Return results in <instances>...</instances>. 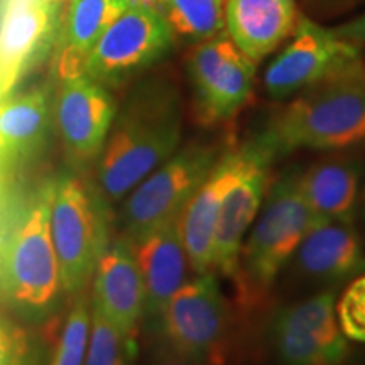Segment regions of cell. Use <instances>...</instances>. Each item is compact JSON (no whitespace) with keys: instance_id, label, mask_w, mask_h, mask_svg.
Returning a JSON list of instances; mask_svg holds the SVG:
<instances>
[{"instance_id":"11","label":"cell","mask_w":365,"mask_h":365,"mask_svg":"<svg viewBox=\"0 0 365 365\" xmlns=\"http://www.w3.org/2000/svg\"><path fill=\"white\" fill-rule=\"evenodd\" d=\"M359 59L362 58L357 44L308 17H299L289 44L264 73V88L272 100H287Z\"/></svg>"},{"instance_id":"22","label":"cell","mask_w":365,"mask_h":365,"mask_svg":"<svg viewBox=\"0 0 365 365\" xmlns=\"http://www.w3.org/2000/svg\"><path fill=\"white\" fill-rule=\"evenodd\" d=\"M127 9L122 0H70L59 76L85 73V61L103 31Z\"/></svg>"},{"instance_id":"23","label":"cell","mask_w":365,"mask_h":365,"mask_svg":"<svg viewBox=\"0 0 365 365\" xmlns=\"http://www.w3.org/2000/svg\"><path fill=\"white\" fill-rule=\"evenodd\" d=\"M227 0H163L161 12L176 38L202 43L225 31Z\"/></svg>"},{"instance_id":"3","label":"cell","mask_w":365,"mask_h":365,"mask_svg":"<svg viewBox=\"0 0 365 365\" xmlns=\"http://www.w3.org/2000/svg\"><path fill=\"white\" fill-rule=\"evenodd\" d=\"M274 158L296 149L345 150L365 144V63L359 59L291 97L257 135Z\"/></svg>"},{"instance_id":"10","label":"cell","mask_w":365,"mask_h":365,"mask_svg":"<svg viewBox=\"0 0 365 365\" xmlns=\"http://www.w3.org/2000/svg\"><path fill=\"white\" fill-rule=\"evenodd\" d=\"M335 291H319L274 313L269 339L281 365H344L349 339L335 313Z\"/></svg>"},{"instance_id":"21","label":"cell","mask_w":365,"mask_h":365,"mask_svg":"<svg viewBox=\"0 0 365 365\" xmlns=\"http://www.w3.org/2000/svg\"><path fill=\"white\" fill-rule=\"evenodd\" d=\"M299 185L313 223L354 222L360 185L359 161L345 156L322 159L301 171Z\"/></svg>"},{"instance_id":"29","label":"cell","mask_w":365,"mask_h":365,"mask_svg":"<svg viewBox=\"0 0 365 365\" xmlns=\"http://www.w3.org/2000/svg\"><path fill=\"white\" fill-rule=\"evenodd\" d=\"M154 365H202V364H196V362H191L188 359H182V357H178V355L171 354V352H166V350H161V354H159V357Z\"/></svg>"},{"instance_id":"6","label":"cell","mask_w":365,"mask_h":365,"mask_svg":"<svg viewBox=\"0 0 365 365\" xmlns=\"http://www.w3.org/2000/svg\"><path fill=\"white\" fill-rule=\"evenodd\" d=\"M161 350L202 365L225 360L230 309L215 272L195 274L154 319Z\"/></svg>"},{"instance_id":"24","label":"cell","mask_w":365,"mask_h":365,"mask_svg":"<svg viewBox=\"0 0 365 365\" xmlns=\"http://www.w3.org/2000/svg\"><path fill=\"white\" fill-rule=\"evenodd\" d=\"M137 352V331L122 330L91 307L90 340L83 365H134Z\"/></svg>"},{"instance_id":"5","label":"cell","mask_w":365,"mask_h":365,"mask_svg":"<svg viewBox=\"0 0 365 365\" xmlns=\"http://www.w3.org/2000/svg\"><path fill=\"white\" fill-rule=\"evenodd\" d=\"M107 205L98 186L95 188L76 173L54 176L49 225L66 296L86 289L110 242Z\"/></svg>"},{"instance_id":"26","label":"cell","mask_w":365,"mask_h":365,"mask_svg":"<svg viewBox=\"0 0 365 365\" xmlns=\"http://www.w3.org/2000/svg\"><path fill=\"white\" fill-rule=\"evenodd\" d=\"M0 365H44L38 336L6 314H0Z\"/></svg>"},{"instance_id":"30","label":"cell","mask_w":365,"mask_h":365,"mask_svg":"<svg viewBox=\"0 0 365 365\" xmlns=\"http://www.w3.org/2000/svg\"><path fill=\"white\" fill-rule=\"evenodd\" d=\"M127 7H150L161 11L163 0H122Z\"/></svg>"},{"instance_id":"7","label":"cell","mask_w":365,"mask_h":365,"mask_svg":"<svg viewBox=\"0 0 365 365\" xmlns=\"http://www.w3.org/2000/svg\"><path fill=\"white\" fill-rule=\"evenodd\" d=\"M222 153L220 145L202 140L180 145L170 159L149 173L124 198L120 210L124 235L134 240L150 228L181 215Z\"/></svg>"},{"instance_id":"17","label":"cell","mask_w":365,"mask_h":365,"mask_svg":"<svg viewBox=\"0 0 365 365\" xmlns=\"http://www.w3.org/2000/svg\"><path fill=\"white\" fill-rule=\"evenodd\" d=\"M51 97L46 88L0 102V185L14 181L43 150L51 127Z\"/></svg>"},{"instance_id":"20","label":"cell","mask_w":365,"mask_h":365,"mask_svg":"<svg viewBox=\"0 0 365 365\" xmlns=\"http://www.w3.org/2000/svg\"><path fill=\"white\" fill-rule=\"evenodd\" d=\"M51 0H14L0 29V102L41 53L53 24Z\"/></svg>"},{"instance_id":"16","label":"cell","mask_w":365,"mask_h":365,"mask_svg":"<svg viewBox=\"0 0 365 365\" xmlns=\"http://www.w3.org/2000/svg\"><path fill=\"white\" fill-rule=\"evenodd\" d=\"M91 279V307L122 330L137 331L144 317L145 296L129 237L122 235L108 242Z\"/></svg>"},{"instance_id":"19","label":"cell","mask_w":365,"mask_h":365,"mask_svg":"<svg viewBox=\"0 0 365 365\" xmlns=\"http://www.w3.org/2000/svg\"><path fill=\"white\" fill-rule=\"evenodd\" d=\"M296 0H227L225 33L254 63L276 51L298 26Z\"/></svg>"},{"instance_id":"1","label":"cell","mask_w":365,"mask_h":365,"mask_svg":"<svg viewBox=\"0 0 365 365\" xmlns=\"http://www.w3.org/2000/svg\"><path fill=\"white\" fill-rule=\"evenodd\" d=\"M53 182L0 185V307L29 325L49 322L66 296L49 225Z\"/></svg>"},{"instance_id":"9","label":"cell","mask_w":365,"mask_h":365,"mask_svg":"<svg viewBox=\"0 0 365 365\" xmlns=\"http://www.w3.org/2000/svg\"><path fill=\"white\" fill-rule=\"evenodd\" d=\"M175 39L161 11L127 7L91 48L85 75L102 85L122 83L166 56Z\"/></svg>"},{"instance_id":"13","label":"cell","mask_w":365,"mask_h":365,"mask_svg":"<svg viewBox=\"0 0 365 365\" xmlns=\"http://www.w3.org/2000/svg\"><path fill=\"white\" fill-rule=\"evenodd\" d=\"M115 113V103L105 85L85 73L61 78L54 120L71 163L86 166L97 161Z\"/></svg>"},{"instance_id":"4","label":"cell","mask_w":365,"mask_h":365,"mask_svg":"<svg viewBox=\"0 0 365 365\" xmlns=\"http://www.w3.org/2000/svg\"><path fill=\"white\" fill-rule=\"evenodd\" d=\"M299 175V168H289L271 180L262 207L244 239L234 279L244 303H257L271 291L314 225L301 193Z\"/></svg>"},{"instance_id":"18","label":"cell","mask_w":365,"mask_h":365,"mask_svg":"<svg viewBox=\"0 0 365 365\" xmlns=\"http://www.w3.org/2000/svg\"><path fill=\"white\" fill-rule=\"evenodd\" d=\"M180 217L170 218L130 240L144 282V317L153 322L171 296L185 284L190 269L181 237Z\"/></svg>"},{"instance_id":"15","label":"cell","mask_w":365,"mask_h":365,"mask_svg":"<svg viewBox=\"0 0 365 365\" xmlns=\"http://www.w3.org/2000/svg\"><path fill=\"white\" fill-rule=\"evenodd\" d=\"M287 266L304 286L340 284L365 271V252L354 222H318L303 237Z\"/></svg>"},{"instance_id":"8","label":"cell","mask_w":365,"mask_h":365,"mask_svg":"<svg viewBox=\"0 0 365 365\" xmlns=\"http://www.w3.org/2000/svg\"><path fill=\"white\" fill-rule=\"evenodd\" d=\"M255 66L225 31L196 43L186 59L196 120L217 125L234 118L252 97Z\"/></svg>"},{"instance_id":"27","label":"cell","mask_w":365,"mask_h":365,"mask_svg":"<svg viewBox=\"0 0 365 365\" xmlns=\"http://www.w3.org/2000/svg\"><path fill=\"white\" fill-rule=\"evenodd\" d=\"M335 313L346 339L365 344V274L350 282L335 303Z\"/></svg>"},{"instance_id":"25","label":"cell","mask_w":365,"mask_h":365,"mask_svg":"<svg viewBox=\"0 0 365 365\" xmlns=\"http://www.w3.org/2000/svg\"><path fill=\"white\" fill-rule=\"evenodd\" d=\"M91 328V296L75 294L70 312L59 331L54 352L46 365H83Z\"/></svg>"},{"instance_id":"12","label":"cell","mask_w":365,"mask_h":365,"mask_svg":"<svg viewBox=\"0 0 365 365\" xmlns=\"http://www.w3.org/2000/svg\"><path fill=\"white\" fill-rule=\"evenodd\" d=\"M272 153L259 137L250 139V154L244 170L223 198L213 237L212 272L235 279L239 255L249 232L266 198L271 182Z\"/></svg>"},{"instance_id":"28","label":"cell","mask_w":365,"mask_h":365,"mask_svg":"<svg viewBox=\"0 0 365 365\" xmlns=\"http://www.w3.org/2000/svg\"><path fill=\"white\" fill-rule=\"evenodd\" d=\"M333 33L339 36V38L357 46L365 43V14L355 17L352 21L345 22V24H340L339 27H335Z\"/></svg>"},{"instance_id":"2","label":"cell","mask_w":365,"mask_h":365,"mask_svg":"<svg viewBox=\"0 0 365 365\" xmlns=\"http://www.w3.org/2000/svg\"><path fill=\"white\" fill-rule=\"evenodd\" d=\"M182 115L181 90L173 80H149L135 91L97 159V186L107 202L124 200L180 149Z\"/></svg>"},{"instance_id":"14","label":"cell","mask_w":365,"mask_h":365,"mask_svg":"<svg viewBox=\"0 0 365 365\" xmlns=\"http://www.w3.org/2000/svg\"><path fill=\"white\" fill-rule=\"evenodd\" d=\"M250 154V139L235 148L223 149L218 161L195 191L181 212L180 227L190 271L195 274L212 272L213 237L218 213L227 191L244 170Z\"/></svg>"}]
</instances>
